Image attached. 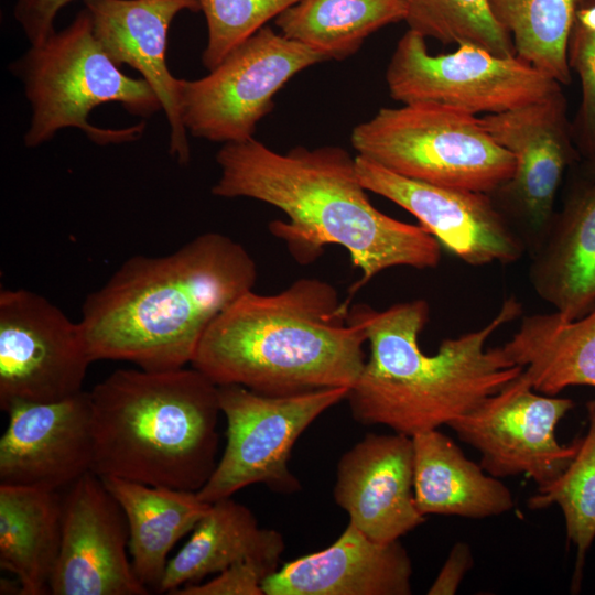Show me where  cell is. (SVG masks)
Segmentation results:
<instances>
[{"label": "cell", "instance_id": "23", "mask_svg": "<svg viewBox=\"0 0 595 595\" xmlns=\"http://www.w3.org/2000/svg\"><path fill=\"white\" fill-rule=\"evenodd\" d=\"M101 479L127 518L128 547L137 577L148 589L158 591L170 551L193 531L210 504L201 500L196 491L150 486L119 477Z\"/></svg>", "mask_w": 595, "mask_h": 595}, {"label": "cell", "instance_id": "20", "mask_svg": "<svg viewBox=\"0 0 595 595\" xmlns=\"http://www.w3.org/2000/svg\"><path fill=\"white\" fill-rule=\"evenodd\" d=\"M529 279L565 320L595 307V181L582 176L571 187L531 256Z\"/></svg>", "mask_w": 595, "mask_h": 595}, {"label": "cell", "instance_id": "1", "mask_svg": "<svg viewBox=\"0 0 595 595\" xmlns=\"http://www.w3.org/2000/svg\"><path fill=\"white\" fill-rule=\"evenodd\" d=\"M216 162L220 176L212 194L281 209L289 220H274L269 230L299 263L315 261L328 245L344 247L361 271L350 296L389 268L422 270L441 261V244L422 226L394 219L371 204L356 156L340 147H295L279 153L252 137L225 143Z\"/></svg>", "mask_w": 595, "mask_h": 595}, {"label": "cell", "instance_id": "11", "mask_svg": "<svg viewBox=\"0 0 595 595\" xmlns=\"http://www.w3.org/2000/svg\"><path fill=\"white\" fill-rule=\"evenodd\" d=\"M478 121L515 156L512 177L489 195L531 257L555 214V196L564 172L581 156L565 96L561 88L538 101L484 115Z\"/></svg>", "mask_w": 595, "mask_h": 595}, {"label": "cell", "instance_id": "22", "mask_svg": "<svg viewBox=\"0 0 595 595\" xmlns=\"http://www.w3.org/2000/svg\"><path fill=\"white\" fill-rule=\"evenodd\" d=\"M412 443L414 497L423 516L483 519L513 508L509 488L439 429L413 435Z\"/></svg>", "mask_w": 595, "mask_h": 595}, {"label": "cell", "instance_id": "18", "mask_svg": "<svg viewBox=\"0 0 595 595\" xmlns=\"http://www.w3.org/2000/svg\"><path fill=\"white\" fill-rule=\"evenodd\" d=\"M94 34L118 65L138 71L158 96L170 126L169 152L181 165L191 160L182 118V79L166 65L170 25L183 10L199 12L198 0H86Z\"/></svg>", "mask_w": 595, "mask_h": 595}, {"label": "cell", "instance_id": "14", "mask_svg": "<svg viewBox=\"0 0 595 595\" xmlns=\"http://www.w3.org/2000/svg\"><path fill=\"white\" fill-rule=\"evenodd\" d=\"M125 512L102 479L87 472L62 498V539L50 581L54 595H145L128 559Z\"/></svg>", "mask_w": 595, "mask_h": 595}, {"label": "cell", "instance_id": "4", "mask_svg": "<svg viewBox=\"0 0 595 595\" xmlns=\"http://www.w3.org/2000/svg\"><path fill=\"white\" fill-rule=\"evenodd\" d=\"M349 303L316 278L275 294L246 292L205 332L192 367L217 386L285 397L351 388L365 365L366 331Z\"/></svg>", "mask_w": 595, "mask_h": 595}, {"label": "cell", "instance_id": "26", "mask_svg": "<svg viewBox=\"0 0 595 595\" xmlns=\"http://www.w3.org/2000/svg\"><path fill=\"white\" fill-rule=\"evenodd\" d=\"M404 0H299L274 23L284 36L342 61L379 29L404 21Z\"/></svg>", "mask_w": 595, "mask_h": 595}, {"label": "cell", "instance_id": "10", "mask_svg": "<svg viewBox=\"0 0 595 595\" xmlns=\"http://www.w3.org/2000/svg\"><path fill=\"white\" fill-rule=\"evenodd\" d=\"M323 61L317 51L264 25L208 75L182 79L184 126L193 137L214 142L248 140L273 109L275 94L293 76Z\"/></svg>", "mask_w": 595, "mask_h": 595}, {"label": "cell", "instance_id": "15", "mask_svg": "<svg viewBox=\"0 0 595 595\" xmlns=\"http://www.w3.org/2000/svg\"><path fill=\"white\" fill-rule=\"evenodd\" d=\"M364 187L412 214L428 232L470 266L508 264L526 247L486 193L408 178L356 155Z\"/></svg>", "mask_w": 595, "mask_h": 595}, {"label": "cell", "instance_id": "33", "mask_svg": "<svg viewBox=\"0 0 595 595\" xmlns=\"http://www.w3.org/2000/svg\"><path fill=\"white\" fill-rule=\"evenodd\" d=\"M72 1L74 0H17L13 14L31 45L42 44L55 32V17Z\"/></svg>", "mask_w": 595, "mask_h": 595}, {"label": "cell", "instance_id": "8", "mask_svg": "<svg viewBox=\"0 0 595 595\" xmlns=\"http://www.w3.org/2000/svg\"><path fill=\"white\" fill-rule=\"evenodd\" d=\"M348 391L340 387L272 397L239 385L218 386L226 446L197 491L199 499L212 504L255 484L278 494L299 491L301 483L289 467L292 448L312 422L345 400Z\"/></svg>", "mask_w": 595, "mask_h": 595}, {"label": "cell", "instance_id": "9", "mask_svg": "<svg viewBox=\"0 0 595 595\" xmlns=\"http://www.w3.org/2000/svg\"><path fill=\"white\" fill-rule=\"evenodd\" d=\"M425 40L409 29L396 45L386 82L397 101L436 104L476 116L504 112L561 89L517 55L501 57L473 44L433 55Z\"/></svg>", "mask_w": 595, "mask_h": 595}, {"label": "cell", "instance_id": "27", "mask_svg": "<svg viewBox=\"0 0 595 595\" xmlns=\"http://www.w3.org/2000/svg\"><path fill=\"white\" fill-rule=\"evenodd\" d=\"M584 0H488L516 55L561 85L571 83L569 42Z\"/></svg>", "mask_w": 595, "mask_h": 595}, {"label": "cell", "instance_id": "12", "mask_svg": "<svg viewBox=\"0 0 595 595\" xmlns=\"http://www.w3.org/2000/svg\"><path fill=\"white\" fill-rule=\"evenodd\" d=\"M93 363L79 322L26 289L0 291V408L83 391Z\"/></svg>", "mask_w": 595, "mask_h": 595}, {"label": "cell", "instance_id": "5", "mask_svg": "<svg viewBox=\"0 0 595 595\" xmlns=\"http://www.w3.org/2000/svg\"><path fill=\"white\" fill-rule=\"evenodd\" d=\"M90 393L93 472L198 491L217 462L218 386L195 368L118 369Z\"/></svg>", "mask_w": 595, "mask_h": 595}, {"label": "cell", "instance_id": "31", "mask_svg": "<svg viewBox=\"0 0 595 595\" xmlns=\"http://www.w3.org/2000/svg\"><path fill=\"white\" fill-rule=\"evenodd\" d=\"M569 66L582 87L580 108L572 122V134L580 155L595 159V30L575 20L569 50Z\"/></svg>", "mask_w": 595, "mask_h": 595}, {"label": "cell", "instance_id": "32", "mask_svg": "<svg viewBox=\"0 0 595 595\" xmlns=\"http://www.w3.org/2000/svg\"><path fill=\"white\" fill-rule=\"evenodd\" d=\"M270 572L252 561L238 562L205 583L180 587L173 595H264L262 583Z\"/></svg>", "mask_w": 595, "mask_h": 595}, {"label": "cell", "instance_id": "28", "mask_svg": "<svg viewBox=\"0 0 595 595\" xmlns=\"http://www.w3.org/2000/svg\"><path fill=\"white\" fill-rule=\"evenodd\" d=\"M588 429L577 452L554 480L527 500L532 509L558 505L562 510L567 539L576 547L573 584L577 588L586 552L595 539V399L587 402ZM575 588V589H576Z\"/></svg>", "mask_w": 595, "mask_h": 595}, {"label": "cell", "instance_id": "6", "mask_svg": "<svg viewBox=\"0 0 595 595\" xmlns=\"http://www.w3.org/2000/svg\"><path fill=\"white\" fill-rule=\"evenodd\" d=\"M10 68L25 90L32 115L24 144L35 148L64 128H77L99 144H117L142 136L144 122L106 129L89 123L99 105L118 102L131 115L149 118L162 109L143 78L120 71L97 41L87 9L42 44L31 47Z\"/></svg>", "mask_w": 595, "mask_h": 595}, {"label": "cell", "instance_id": "17", "mask_svg": "<svg viewBox=\"0 0 595 595\" xmlns=\"http://www.w3.org/2000/svg\"><path fill=\"white\" fill-rule=\"evenodd\" d=\"M349 523L371 540H399L425 521L413 488L412 436L368 433L339 458L333 489Z\"/></svg>", "mask_w": 595, "mask_h": 595}, {"label": "cell", "instance_id": "24", "mask_svg": "<svg viewBox=\"0 0 595 595\" xmlns=\"http://www.w3.org/2000/svg\"><path fill=\"white\" fill-rule=\"evenodd\" d=\"M502 348L537 392L595 388V307L575 320L558 312L526 315Z\"/></svg>", "mask_w": 595, "mask_h": 595}, {"label": "cell", "instance_id": "35", "mask_svg": "<svg viewBox=\"0 0 595 595\" xmlns=\"http://www.w3.org/2000/svg\"><path fill=\"white\" fill-rule=\"evenodd\" d=\"M582 176L595 181V159L593 160H586Z\"/></svg>", "mask_w": 595, "mask_h": 595}, {"label": "cell", "instance_id": "16", "mask_svg": "<svg viewBox=\"0 0 595 595\" xmlns=\"http://www.w3.org/2000/svg\"><path fill=\"white\" fill-rule=\"evenodd\" d=\"M0 439V484L57 491L93 469L90 393L17 402Z\"/></svg>", "mask_w": 595, "mask_h": 595}, {"label": "cell", "instance_id": "7", "mask_svg": "<svg viewBox=\"0 0 595 595\" xmlns=\"http://www.w3.org/2000/svg\"><path fill=\"white\" fill-rule=\"evenodd\" d=\"M350 142L357 155L439 186L493 194L516 170L477 116L436 104L381 108L353 129Z\"/></svg>", "mask_w": 595, "mask_h": 595}, {"label": "cell", "instance_id": "34", "mask_svg": "<svg viewBox=\"0 0 595 595\" xmlns=\"http://www.w3.org/2000/svg\"><path fill=\"white\" fill-rule=\"evenodd\" d=\"M473 566V555L466 543L458 542L450 551L442 569L433 584L428 589L429 595H453L457 592L464 576Z\"/></svg>", "mask_w": 595, "mask_h": 595}, {"label": "cell", "instance_id": "19", "mask_svg": "<svg viewBox=\"0 0 595 595\" xmlns=\"http://www.w3.org/2000/svg\"><path fill=\"white\" fill-rule=\"evenodd\" d=\"M412 562L399 540L380 543L348 522L324 550L284 563L264 595H410Z\"/></svg>", "mask_w": 595, "mask_h": 595}, {"label": "cell", "instance_id": "29", "mask_svg": "<svg viewBox=\"0 0 595 595\" xmlns=\"http://www.w3.org/2000/svg\"><path fill=\"white\" fill-rule=\"evenodd\" d=\"M410 30L443 44H473L497 56H515L508 32L489 10L488 0H404Z\"/></svg>", "mask_w": 595, "mask_h": 595}, {"label": "cell", "instance_id": "30", "mask_svg": "<svg viewBox=\"0 0 595 595\" xmlns=\"http://www.w3.org/2000/svg\"><path fill=\"white\" fill-rule=\"evenodd\" d=\"M299 0H198L207 25L203 65L214 69L234 48Z\"/></svg>", "mask_w": 595, "mask_h": 595}, {"label": "cell", "instance_id": "25", "mask_svg": "<svg viewBox=\"0 0 595 595\" xmlns=\"http://www.w3.org/2000/svg\"><path fill=\"white\" fill-rule=\"evenodd\" d=\"M62 539V498L39 487L0 484V566L22 595L50 593Z\"/></svg>", "mask_w": 595, "mask_h": 595}, {"label": "cell", "instance_id": "13", "mask_svg": "<svg viewBox=\"0 0 595 595\" xmlns=\"http://www.w3.org/2000/svg\"><path fill=\"white\" fill-rule=\"evenodd\" d=\"M569 398L539 394L523 372L448 426L480 454V466L504 478L523 475L542 487L574 458L580 440L561 444L555 430L573 409Z\"/></svg>", "mask_w": 595, "mask_h": 595}, {"label": "cell", "instance_id": "21", "mask_svg": "<svg viewBox=\"0 0 595 595\" xmlns=\"http://www.w3.org/2000/svg\"><path fill=\"white\" fill-rule=\"evenodd\" d=\"M283 550L279 531L259 527L248 507L223 498L209 505L188 541L167 561L158 592L172 594L244 561L256 562L272 574Z\"/></svg>", "mask_w": 595, "mask_h": 595}, {"label": "cell", "instance_id": "3", "mask_svg": "<svg viewBox=\"0 0 595 595\" xmlns=\"http://www.w3.org/2000/svg\"><path fill=\"white\" fill-rule=\"evenodd\" d=\"M522 312L511 296L479 329L444 339L433 355L419 345L430 306L422 299L377 311L349 307L348 318L366 331L369 357L346 400L364 425H383L413 436L447 425L517 379L516 365L502 346L486 348L491 335Z\"/></svg>", "mask_w": 595, "mask_h": 595}, {"label": "cell", "instance_id": "2", "mask_svg": "<svg viewBox=\"0 0 595 595\" xmlns=\"http://www.w3.org/2000/svg\"><path fill=\"white\" fill-rule=\"evenodd\" d=\"M256 280L250 253L218 232L166 256L136 255L83 303L79 324L90 358L149 371L183 368L214 320Z\"/></svg>", "mask_w": 595, "mask_h": 595}]
</instances>
